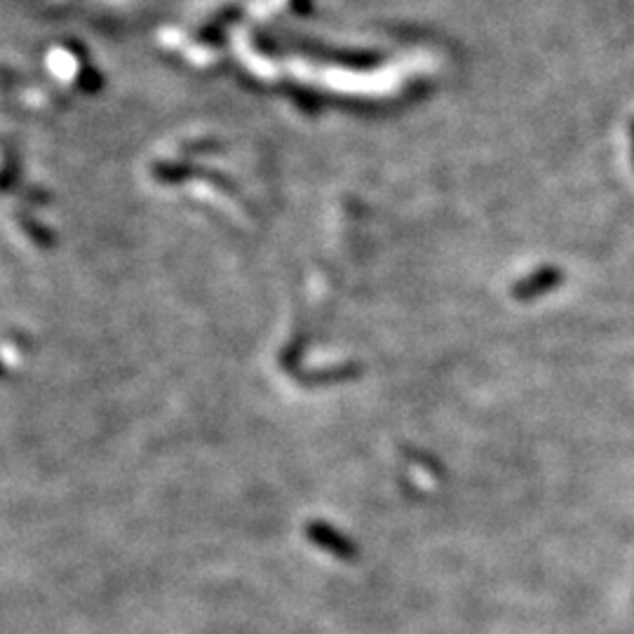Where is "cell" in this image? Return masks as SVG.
Returning <instances> with one entry per match:
<instances>
[{
	"mask_svg": "<svg viewBox=\"0 0 634 634\" xmlns=\"http://www.w3.org/2000/svg\"><path fill=\"white\" fill-rule=\"evenodd\" d=\"M559 282H562V273H559L557 268H548V271L538 273L534 280L524 282L522 289H524L526 296H534V294H543V292H548V289L557 287Z\"/></svg>",
	"mask_w": 634,
	"mask_h": 634,
	"instance_id": "1",
	"label": "cell"
}]
</instances>
